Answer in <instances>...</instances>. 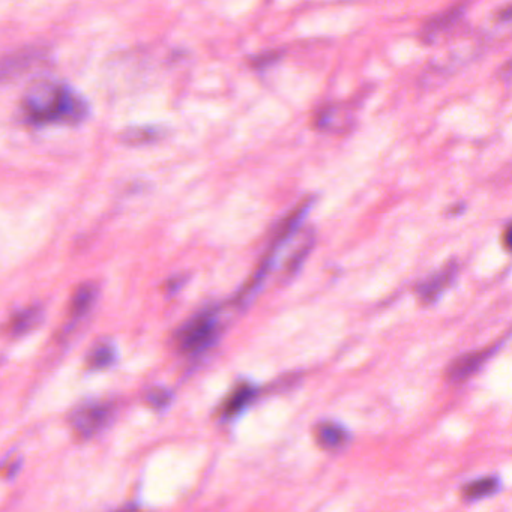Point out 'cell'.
Here are the masks:
<instances>
[{
  "label": "cell",
  "mask_w": 512,
  "mask_h": 512,
  "mask_svg": "<svg viewBox=\"0 0 512 512\" xmlns=\"http://www.w3.org/2000/svg\"><path fill=\"white\" fill-rule=\"evenodd\" d=\"M23 109L35 125L80 124L89 115L85 98L70 86L52 80L34 83L25 94Z\"/></svg>",
  "instance_id": "obj_1"
},
{
  "label": "cell",
  "mask_w": 512,
  "mask_h": 512,
  "mask_svg": "<svg viewBox=\"0 0 512 512\" xmlns=\"http://www.w3.org/2000/svg\"><path fill=\"white\" fill-rule=\"evenodd\" d=\"M218 331V316L215 310H206L188 320L176 332V344L185 355L203 352L214 343Z\"/></svg>",
  "instance_id": "obj_2"
},
{
  "label": "cell",
  "mask_w": 512,
  "mask_h": 512,
  "mask_svg": "<svg viewBox=\"0 0 512 512\" xmlns=\"http://www.w3.org/2000/svg\"><path fill=\"white\" fill-rule=\"evenodd\" d=\"M112 415V404H83L79 409L74 410L73 415H71V427H73L77 436L82 437V439H89L109 424Z\"/></svg>",
  "instance_id": "obj_3"
},
{
  "label": "cell",
  "mask_w": 512,
  "mask_h": 512,
  "mask_svg": "<svg viewBox=\"0 0 512 512\" xmlns=\"http://www.w3.org/2000/svg\"><path fill=\"white\" fill-rule=\"evenodd\" d=\"M496 349L497 346H493L461 355L446 368V379L452 383L464 382L487 362V359L496 352Z\"/></svg>",
  "instance_id": "obj_4"
},
{
  "label": "cell",
  "mask_w": 512,
  "mask_h": 512,
  "mask_svg": "<svg viewBox=\"0 0 512 512\" xmlns=\"http://www.w3.org/2000/svg\"><path fill=\"white\" fill-rule=\"evenodd\" d=\"M455 274H457V263L449 262L448 265L443 266L436 274L430 275L427 280L422 281L416 287L419 299L424 304H431L439 298L440 293L452 283Z\"/></svg>",
  "instance_id": "obj_5"
},
{
  "label": "cell",
  "mask_w": 512,
  "mask_h": 512,
  "mask_svg": "<svg viewBox=\"0 0 512 512\" xmlns=\"http://www.w3.org/2000/svg\"><path fill=\"white\" fill-rule=\"evenodd\" d=\"M316 440L323 449H338L346 443L347 433L343 427L334 422H323L317 427Z\"/></svg>",
  "instance_id": "obj_6"
},
{
  "label": "cell",
  "mask_w": 512,
  "mask_h": 512,
  "mask_svg": "<svg viewBox=\"0 0 512 512\" xmlns=\"http://www.w3.org/2000/svg\"><path fill=\"white\" fill-rule=\"evenodd\" d=\"M44 313L40 307H29L20 311L11 319L10 332L13 335L28 334L43 322Z\"/></svg>",
  "instance_id": "obj_7"
},
{
  "label": "cell",
  "mask_w": 512,
  "mask_h": 512,
  "mask_svg": "<svg viewBox=\"0 0 512 512\" xmlns=\"http://www.w3.org/2000/svg\"><path fill=\"white\" fill-rule=\"evenodd\" d=\"M95 298H97V287L91 283L82 284L71 299L70 311L73 319L85 316L94 304Z\"/></svg>",
  "instance_id": "obj_8"
},
{
  "label": "cell",
  "mask_w": 512,
  "mask_h": 512,
  "mask_svg": "<svg viewBox=\"0 0 512 512\" xmlns=\"http://www.w3.org/2000/svg\"><path fill=\"white\" fill-rule=\"evenodd\" d=\"M254 394H256V391H254L253 386L248 385V383L239 385L238 388L230 394V397L227 398L226 403H224V416L232 418V416L238 415V413L244 410V407L253 400Z\"/></svg>",
  "instance_id": "obj_9"
},
{
  "label": "cell",
  "mask_w": 512,
  "mask_h": 512,
  "mask_svg": "<svg viewBox=\"0 0 512 512\" xmlns=\"http://www.w3.org/2000/svg\"><path fill=\"white\" fill-rule=\"evenodd\" d=\"M499 487V481L497 478H481L476 481L470 482V484L464 485L463 497L466 500H478L482 497L490 496Z\"/></svg>",
  "instance_id": "obj_10"
},
{
  "label": "cell",
  "mask_w": 512,
  "mask_h": 512,
  "mask_svg": "<svg viewBox=\"0 0 512 512\" xmlns=\"http://www.w3.org/2000/svg\"><path fill=\"white\" fill-rule=\"evenodd\" d=\"M116 352L113 349L112 344L103 343L95 346L91 350L88 356V365L95 370H101V368L109 367L115 362Z\"/></svg>",
  "instance_id": "obj_11"
},
{
  "label": "cell",
  "mask_w": 512,
  "mask_h": 512,
  "mask_svg": "<svg viewBox=\"0 0 512 512\" xmlns=\"http://www.w3.org/2000/svg\"><path fill=\"white\" fill-rule=\"evenodd\" d=\"M146 401H148L149 406L155 407V409H161V407H166L170 401L169 391L161 388H154L148 392L146 395Z\"/></svg>",
  "instance_id": "obj_12"
},
{
  "label": "cell",
  "mask_w": 512,
  "mask_h": 512,
  "mask_svg": "<svg viewBox=\"0 0 512 512\" xmlns=\"http://www.w3.org/2000/svg\"><path fill=\"white\" fill-rule=\"evenodd\" d=\"M503 245L512 251V224L503 233Z\"/></svg>",
  "instance_id": "obj_13"
}]
</instances>
